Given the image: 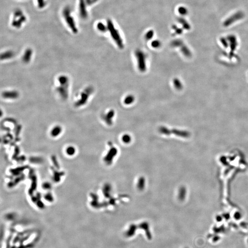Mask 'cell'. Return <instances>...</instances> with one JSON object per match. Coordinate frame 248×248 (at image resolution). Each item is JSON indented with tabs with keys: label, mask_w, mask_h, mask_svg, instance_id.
Returning a JSON list of instances; mask_svg holds the SVG:
<instances>
[{
	"label": "cell",
	"mask_w": 248,
	"mask_h": 248,
	"mask_svg": "<svg viewBox=\"0 0 248 248\" xmlns=\"http://www.w3.org/2000/svg\"><path fill=\"white\" fill-rule=\"evenodd\" d=\"M135 100L134 96L132 95H128L125 97L124 100V103L126 104H130L132 103Z\"/></svg>",
	"instance_id": "9a60e30c"
},
{
	"label": "cell",
	"mask_w": 248,
	"mask_h": 248,
	"mask_svg": "<svg viewBox=\"0 0 248 248\" xmlns=\"http://www.w3.org/2000/svg\"><path fill=\"white\" fill-rule=\"evenodd\" d=\"M96 28L99 32L102 33H105L108 30V26L107 23L106 24H104L102 22H99L97 23L96 25Z\"/></svg>",
	"instance_id": "8fae6325"
},
{
	"label": "cell",
	"mask_w": 248,
	"mask_h": 248,
	"mask_svg": "<svg viewBox=\"0 0 248 248\" xmlns=\"http://www.w3.org/2000/svg\"><path fill=\"white\" fill-rule=\"evenodd\" d=\"M177 11H178V12L179 14H180L181 15H183V16L186 15L187 13V8H186L184 6L179 7V8L177 9Z\"/></svg>",
	"instance_id": "2e32d148"
},
{
	"label": "cell",
	"mask_w": 248,
	"mask_h": 248,
	"mask_svg": "<svg viewBox=\"0 0 248 248\" xmlns=\"http://www.w3.org/2000/svg\"><path fill=\"white\" fill-rule=\"evenodd\" d=\"M27 19V18L23 11L20 8H17L13 12L11 25L13 28L19 29L26 23Z\"/></svg>",
	"instance_id": "7a4b0ae2"
},
{
	"label": "cell",
	"mask_w": 248,
	"mask_h": 248,
	"mask_svg": "<svg viewBox=\"0 0 248 248\" xmlns=\"http://www.w3.org/2000/svg\"><path fill=\"white\" fill-rule=\"evenodd\" d=\"M92 91L93 89L91 88H87L85 90H84V91H82L80 95V98L76 103V106L79 107L85 104L86 102L88 101L90 96L92 93Z\"/></svg>",
	"instance_id": "8992f818"
},
{
	"label": "cell",
	"mask_w": 248,
	"mask_h": 248,
	"mask_svg": "<svg viewBox=\"0 0 248 248\" xmlns=\"http://www.w3.org/2000/svg\"><path fill=\"white\" fill-rule=\"evenodd\" d=\"M14 54V52L12 51H7L2 53L1 58L2 60L12 58Z\"/></svg>",
	"instance_id": "7c38bea8"
},
{
	"label": "cell",
	"mask_w": 248,
	"mask_h": 248,
	"mask_svg": "<svg viewBox=\"0 0 248 248\" xmlns=\"http://www.w3.org/2000/svg\"><path fill=\"white\" fill-rule=\"evenodd\" d=\"M161 42L159 40H155L151 43V46L154 48H158L160 46Z\"/></svg>",
	"instance_id": "d6986e66"
},
{
	"label": "cell",
	"mask_w": 248,
	"mask_h": 248,
	"mask_svg": "<svg viewBox=\"0 0 248 248\" xmlns=\"http://www.w3.org/2000/svg\"><path fill=\"white\" fill-rule=\"evenodd\" d=\"M59 86L57 88L60 96L64 99L67 98L68 97V88L69 86V79L65 76H60L58 79Z\"/></svg>",
	"instance_id": "3957f363"
},
{
	"label": "cell",
	"mask_w": 248,
	"mask_h": 248,
	"mask_svg": "<svg viewBox=\"0 0 248 248\" xmlns=\"http://www.w3.org/2000/svg\"><path fill=\"white\" fill-rule=\"evenodd\" d=\"M62 16L66 24L73 34H77L79 30L76 20L72 14V10L70 6H65L62 10Z\"/></svg>",
	"instance_id": "6da1fadb"
},
{
	"label": "cell",
	"mask_w": 248,
	"mask_h": 248,
	"mask_svg": "<svg viewBox=\"0 0 248 248\" xmlns=\"http://www.w3.org/2000/svg\"><path fill=\"white\" fill-rule=\"evenodd\" d=\"M32 54H33V51L31 48H28L27 49H26L25 51H24L22 57L23 61L25 64L29 63L31 59Z\"/></svg>",
	"instance_id": "9c48e42d"
},
{
	"label": "cell",
	"mask_w": 248,
	"mask_h": 248,
	"mask_svg": "<svg viewBox=\"0 0 248 248\" xmlns=\"http://www.w3.org/2000/svg\"><path fill=\"white\" fill-rule=\"evenodd\" d=\"M88 6H91L96 4L99 0H85Z\"/></svg>",
	"instance_id": "ffe728a7"
},
{
	"label": "cell",
	"mask_w": 248,
	"mask_h": 248,
	"mask_svg": "<svg viewBox=\"0 0 248 248\" xmlns=\"http://www.w3.org/2000/svg\"><path fill=\"white\" fill-rule=\"evenodd\" d=\"M135 56L137 59L138 68L140 71L145 72L147 69L146 59L147 56L144 52L141 50H137L135 53Z\"/></svg>",
	"instance_id": "5b68a950"
},
{
	"label": "cell",
	"mask_w": 248,
	"mask_h": 248,
	"mask_svg": "<svg viewBox=\"0 0 248 248\" xmlns=\"http://www.w3.org/2000/svg\"><path fill=\"white\" fill-rule=\"evenodd\" d=\"M135 230H136V227L134 225H132L126 233V236L127 237H131L133 236L135 234Z\"/></svg>",
	"instance_id": "5bb4252c"
},
{
	"label": "cell",
	"mask_w": 248,
	"mask_h": 248,
	"mask_svg": "<svg viewBox=\"0 0 248 248\" xmlns=\"http://www.w3.org/2000/svg\"><path fill=\"white\" fill-rule=\"evenodd\" d=\"M61 127H60L59 126H56L52 129L51 133L53 136H56L59 134L60 132H61Z\"/></svg>",
	"instance_id": "e0dca14e"
},
{
	"label": "cell",
	"mask_w": 248,
	"mask_h": 248,
	"mask_svg": "<svg viewBox=\"0 0 248 248\" xmlns=\"http://www.w3.org/2000/svg\"><path fill=\"white\" fill-rule=\"evenodd\" d=\"M88 6L85 0H79L78 12L79 17L82 19L85 20L88 17Z\"/></svg>",
	"instance_id": "52a82bcc"
},
{
	"label": "cell",
	"mask_w": 248,
	"mask_h": 248,
	"mask_svg": "<svg viewBox=\"0 0 248 248\" xmlns=\"http://www.w3.org/2000/svg\"><path fill=\"white\" fill-rule=\"evenodd\" d=\"M3 98L6 99H16L18 97L19 93L16 91H4L2 94Z\"/></svg>",
	"instance_id": "ba28073f"
},
{
	"label": "cell",
	"mask_w": 248,
	"mask_h": 248,
	"mask_svg": "<svg viewBox=\"0 0 248 248\" xmlns=\"http://www.w3.org/2000/svg\"><path fill=\"white\" fill-rule=\"evenodd\" d=\"M154 35V33L153 30H149L146 33L145 35V38L146 40H149L152 39Z\"/></svg>",
	"instance_id": "ac0fdd59"
},
{
	"label": "cell",
	"mask_w": 248,
	"mask_h": 248,
	"mask_svg": "<svg viewBox=\"0 0 248 248\" xmlns=\"http://www.w3.org/2000/svg\"><path fill=\"white\" fill-rule=\"evenodd\" d=\"M115 111L113 110H111L103 115V119L106 123L111 124L112 122L113 118L115 116Z\"/></svg>",
	"instance_id": "30bf717a"
},
{
	"label": "cell",
	"mask_w": 248,
	"mask_h": 248,
	"mask_svg": "<svg viewBox=\"0 0 248 248\" xmlns=\"http://www.w3.org/2000/svg\"><path fill=\"white\" fill-rule=\"evenodd\" d=\"M107 24L108 26V30L110 32L112 38H113V39L114 40V41L119 48H123L124 47L123 41L118 30H117V29L115 28V26L113 25L111 20H108Z\"/></svg>",
	"instance_id": "277c9868"
},
{
	"label": "cell",
	"mask_w": 248,
	"mask_h": 248,
	"mask_svg": "<svg viewBox=\"0 0 248 248\" xmlns=\"http://www.w3.org/2000/svg\"></svg>",
	"instance_id": "7402d4cb"
},
{
	"label": "cell",
	"mask_w": 248,
	"mask_h": 248,
	"mask_svg": "<svg viewBox=\"0 0 248 248\" xmlns=\"http://www.w3.org/2000/svg\"><path fill=\"white\" fill-rule=\"evenodd\" d=\"M37 6L40 9H43L45 8L47 2L46 0H36Z\"/></svg>",
	"instance_id": "4fadbf2b"
},
{
	"label": "cell",
	"mask_w": 248,
	"mask_h": 248,
	"mask_svg": "<svg viewBox=\"0 0 248 248\" xmlns=\"http://www.w3.org/2000/svg\"><path fill=\"white\" fill-rule=\"evenodd\" d=\"M219 239H220V238H219V237L216 236L215 237L213 240L214 242H216V241H217L218 240H219Z\"/></svg>",
	"instance_id": "44dd1931"
}]
</instances>
